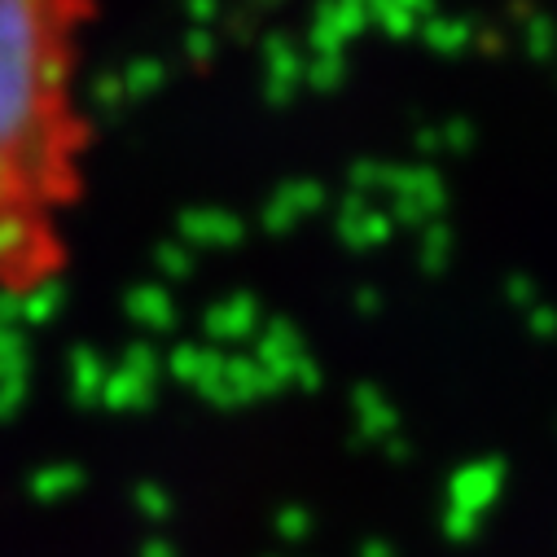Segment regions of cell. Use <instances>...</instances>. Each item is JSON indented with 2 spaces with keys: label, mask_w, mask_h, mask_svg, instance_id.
I'll return each instance as SVG.
<instances>
[{
  "label": "cell",
  "mask_w": 557,
  "mask_h": 557,
  "mask_svg": "<svg viewBox=\"0 0 557 557\" xmlns=\"http://www.w3.org/2000/svg\"><path fill=\"white\" fill-rule=\"evenodd\" d=\"M97 0H0V295L36 299L71 268L92 123L84 45Z\"/></svg>",
  "instance_id": "obj_1"
}]
</instances>
